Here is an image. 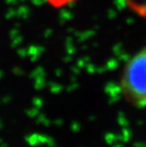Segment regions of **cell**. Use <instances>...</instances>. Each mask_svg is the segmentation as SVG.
Returning a JSON list of instances; mask_svg holds the SVG:
<instances>
[{"label":"cell","mask_w":146,"mask_h":147,"mask_svg":"<svg viewBox=\"0 0 146 147\" xmlns=\"http://www.w3.org/2000/svg\"><path fill=\"white\" fill-rule=\"evenodd\" d=\"M120 89L130 105L146 108V46L125 63L120 79Z\"/></svg>","instance_id":"cell-1"},{"label":"cell","mask_w":146,"mask_h":147,"mask_svg":"<svg viewBox=\"0 0 146 147\" xmlns=\"http://www.w3.org/2000/svg\"><path fill=\"white\" fill-rule=\"evenodd\" d=\"M51 7L53 8H56V9H59V8H62V7H65V6L70 4L74 1H77V0H46Z\"/></svg>","instance_id":"cell-2"}]
</instances>
